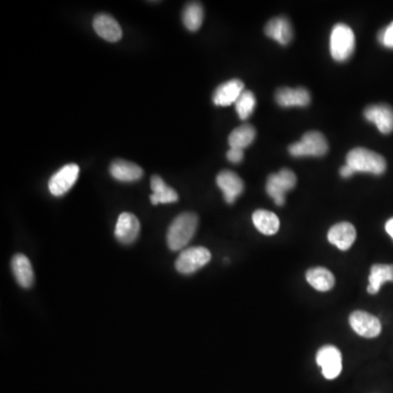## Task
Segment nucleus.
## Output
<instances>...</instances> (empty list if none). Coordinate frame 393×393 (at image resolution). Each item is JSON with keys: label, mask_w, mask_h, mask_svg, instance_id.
<instances>
[{"label": "nucleus", "mask_w": 393, "mask_h": 393, "mask_svg": "<svg viewBox=\"0 0 393 393\" xmlns=\"http://www.w3.org/2000/svg\"><path fill=\"white\" fill-rule=\"evenodd\" d=\"M204 11L201 3H189L186 5L183 11L184 26L191 32L198 31L202 26Z\"/></svg>", "instance_id": "nucleus-25"}, {"label": "nucleus", "mask_w": 393, "mask_h": 393, "mask_svg": "<svg viewBox=\"0 0 393 393\" xmlns=\"http://www.w3.org/2000/svg\"><path fill=\"white\" fill-rule=\"evenodd\" d=\"M306 280L319 292H328L335 284V279L331 271L326 268H311L306 272Z\"/></svg>", "instance_id": "nucleus-22"}, {"label": "nucleus", "mask_w": 393, "mask_h": 393, "mask_svg": "<svg viewBox=\"0 0 393 393\" xmlns=\"http://www.w3.org/2000/svg\"><path fill=\"white\" fill-rule=\"evenodd\" d=\"M295 173L290 168H282L278 173L271 174L267 180L265 191L274 201L277 206H283L286 203V195L296 186Z\"/></svg>", "instance_id": "nucleus-5"}, {"label": "nucleus", "mask_w": 393, "mask_h": 393, "mask_svg": "<svg viewBox=\"0 0 393 393\" xmlns=\"http://www.w3.org/2000/svg\"><path fill=\"white\" fill-rule=\"evenodd\" d=\"M347 164L352 167L355 173L383 175L387 170L385 157L365 148L351 150L347 155Z\"/></svg>", "instance_id": "nucleus-2"}, {"label": "nucleus", "mask_w": 393, "mask_h": 393, "mask_svg": "<svg viewBox=\"0 0 393 393\" xmlns=\"http://www.w3.org/2000/svg\"><path fill=\"white\" fill-rule=\"evenodd\" d=\"M198 216L193 212H184L173 220L167 229V245L173 252L182 250L195 236L198 229Z\"/></svg>", "instance_id": "nucleus-1"}, {"label": "nucleus", "mask_w": 393, "mask_h": 393, "mask_svg": "<svg viewBox=\"0 0 393 393\" xmlns=\"http://www.w3.org/2000/svg\"><path fill=\"white\" fill-rule=\"evenodd\" d=\"M317 364L322 369V375L326 379H335L342 372V354L333 345H324L317 352Z\"/></svg>", "instance_id": "nucleus-8"}, {"label": "nucleus", "mask_w": 393, "mask_h": 393, "mask_svg": "<svg viewBox=\"0 0 393 393\" xmlns=\"http://www.w3.org/2000/svg\"><path fill=\"white\" fill-rule=\"evenodd\" d=\"M256 129L252 125H242L232 131L229 137V147L235 149L244 150L245 148L250 147L256 138Z\"/></svg>", "instance_id": "nucleus-24"}, {"label": "nucleus", "mask_w": 393, "mask_h": 393, "mask_svg": "<svg viewBox=\"0 0 393 393\" xmlns=\"http://www.w3.org/2000/svg\"><path fill=\"white\" fill-rule=\"evenodd\" d=\"M256 105H257V100L254 93L252 91H244L235 103V110H236L239 119L243 121L250 119L252 114L254 113Z\"/></svg>", "instance_id": "nucleus-26"}, {"label": "nucleus", "mask_w": 393, "mask_h": 393, "mask_svg": "<svg viewBox=\"0 0 393 393\" xmlns=\"http://www.w3.org/2000/svg\"><path fill=\"white\" fill-rule=\"evenodd\" d=\"M211 260V252L204 247H191L183 250L175 262L178 272L191 274L200 270Z\"/></svg>", "instance_id": "nucleus-6"}, {"label": "nucleus", "mask_w": 393, "mask_h": 393, "mask_svg": "<svg viewBox=\"0 0 393 393\" xmlns=\"http://www.w3.org/2000/svg\"><path fill=\"white\" fill-rule=\"evenodd\" d=\"M356 229L349 222L334 224L328 232V241L340 250H347L354 244Z\"/></svg>", "instance_id": "nucleus-17"}, {"label": "nucleus", "mask_w": 393, "mask_h": 393, "mask_svg": "<svg viewBox=\"0 0 393 393\" xmlns=\"http://www.w3.org/2000/svg\"><path fill=\"white\" fill-rule=\"evenodd\" d=\"M110 173L119 182L132 183L143 176V170L139 165L126 159H115L110 166Z\"/></svg>", "instance_id": "nucleus-18"}, {"label": "nucleus", "mask_w": 393, "mask_h": 393, "mask_svg": "<svg viewBox=\"0 0 393 393\" xmlns=\"http://www.w3.org/2000/svg\"><path fill=\"white\" fill-rule=\"evenodd\" d=\"M385 231L392 237L393 239V218H390L387 223H385Z\"/></svg>", "instance_id": "nucleus-30"}, {"label": "nucleus", "mask_w": 393, "mask_h": 393, "mask_svg": "<svg viewBox=\"0 0 393 393\" xmlns=\"http://www.w3.org/2000/svg\"><path fill=\"white\" fill-rule=\"evenodd\" d=\"M244 91V82L242 80H229L227 82L218 85L214 91L212 96L214 105L229 106L235 104Z\"/></svg>", "instance_id": "nucleus-14"}, {"label": "nucleus", "mask_w": 393, "mask_h": 393, "mask_svg": "<svg viewBox=\"0 0 393 393\" xmlns=\"http://www.w3.org/2000/svg\"><path fill=\"white\" fill-rule=\"evenodd\" d=\"M93 28L98 36L111 43L119 42L123 37V30L119 22L106 13H98L94 17Z\"/></svg>", "instance_id": "nucleus-16"}, {"label": "nucleus", "mask_w": 393, "mask_h": 393, "mask_svg": "<svg viewBox=\"0 0 393 393\" xmlns=\"http://www.w3.org/2000/svg\"><path fill=\"white\" fill-rule=\"evenodd\" d=\"M216 184L224 195V199L232 204L244 191V182L236 173L224 170L216 176Z\"/></svg>", "instance_id": "nucleus-12"}, {"label": "nucleus", "mask_w": 393, "mask_h": 393, "mask_svg": "<svg viewBox=\"0 0 393 393\" xmlns=\"http://www.w3.org/2000/svg\"><path fill=\"white\" fill-rule=\"evenodd\" d=\"M140 222L136 216L123 212L119 216L115 227V236L121 244L129 245L136 241L139 235Z\"/></svg>", "instance_id": "nucleus-13"}, {"label": "nucleus", "mask_w": 393, "mask_h": 393, "mask_svg": "<svg viewBox=\"0 0 393 393\" xmlns=\"http://www.w3.org/2000/svg\"><path fill=\"white\" fill-rule=\"evenodd\" d=\"M389 281L393 282V265H374L370 269L368 293L377 294L383 283Z\"/></svg>", "instance_id": "nucleus-23"}, {"label": "nucleus", "mask_w": 393, "mask_h": 393, "mask_svg": "<svg viewBox=\"0 0 393 393\" xmlns=\"http://www.w3.org/2000/svg\"><path fill=\"white\" fill-rule=\"evenodd\" d=\"M355 174L354 170L349 165L345 164L344 166H342L340 168V175H341L343 178H349Z\"/></svg>", "instance_id": "nucleus-29"}, {"label": "nucleus", "mask_w": 393, "mask_h": 393, "mask_svg": "<svg viewBox=\"0 0 393 393\" xmlns=\"http://www.w3.org/2000/svg\"><path fill=\"white\" fill-rule=\"evenodd\" d=\"M364 117L375 123L381 134H389L393 131V108L388 104H375L364 110Z\"/></svg>", "instance_id": "nucleus-10"}, {"label": "nucleus", "mask_w": 393, "mask_h": 393, "mask_svg": "<svg viewBox=\"0 0 393 393\" xmlns=\"http://www.w3.org/2000/svg\"><path fill=\"white\" fill-rule=\"evenodd\" d=\"M80 168L75 163L64 165L53 175L49 182V189L55 197L67 193L75 185L79 176Z\"/></svg>", "instance_id": "nucleus-7"}, {"label": "nucleus", "mask_w": 393, "mask_h": 393, "mask_svg": "<svg viewBox=\"0 0 393 393\" xmlns=\"http://www.w3.org/2000/svg\"><path fill=\"white\" fill-rule=\"evenodd\" d=\"M329 151V143L320 131H308L302 137L301 141L290 144V155L294 157H324Z\"/></svg>", "instance_id": "nucleus-4"}, {"label": "nucleus", "mask_w": 393, "mask_h": 393, "mask_svg": "<svg viewBox=\"0 0 393 393\" xmlns=\"http://www.w3.org/2000/svg\"><path fill=\"white\" fill-rule=\"evenodd\" d=\"M151 189L153 193L150 195V200L155 206L159 203L165 204V203L176 202L180 198L178 193L172 187L167 186L164 180L157 175H153L151 177Z\"/></svg>", "instance_id": "nucleus-20"}, {"label": "nucleus", "mask_w": 393, "mask_h": 393, "mask_svg": "<svg viewBox=\"0 0 393 393\" xmlns=\"http://www.w3.org/2000/svg\"><path fill=\"white\" fill-rule=\"evenodd\" d=\"M252 222L256 229L263 235H274L280 229L278 216L271 211L257 210L252 214Z\"/></svg>", "instance_id": "nucleus-21"}, {"label": "nucleus", "mask_w": 393, "mask_h": 393, "mask_svg": "<svg viewBox=\"0 0 393 393\" xmlns=\"http://www.w3.org/2000/svg\"><path fill=\"white\" fill-rule=\"evenodd\" d=\"M227 157L229 162L235 163V164L242 162L243 159H244V150L231 148V149L227 151Z\"/></svg>", "instance_id": "nucleus-28"}, {"label": "nucleus", "mask_w": 393, "mask_h": 393, "mask_svg": "<svg viewBox=\"0 0 393 393\" xmlns=\"http://www.w3.org/2000/svg\"><path fill=\"white\" fill-rule=\"evenodd\" d=\"M275 101L281 107H306L311 104V93L305 87H280L275 91Z\"/></svg>", "instance_id": "nucleus-11"}, {"label": "nucleus", "mask_w": 393, "mask_h": 393, "mask_svg": "<svg viewBox=\"0 0 393 393\" xmlns=\"http://www.w3.org/2000/svg\"><path fill=\"white\" fill-rule=\"evenodd\" d=\"M11 268H12L13 275L21 288H28L33 286V268L26 256L17 254L11 260Z\"/></svg>", "instance_id": "nucleus-19"}, {"label": "nucleus", "mask_w": 393, "mask_h": 393, "mask_svg": "<svg viewBox=\"0 0 393 393\" xmlns=\"http://www.w3.org/2000/svg\"><path fill=\"white\" fill-rule=\"evenodd\" d=\"M378 42L385 49H393V21L385 28H381L378 33Z\"/></svg>", "instance_id": "nucleus-27"}, {"label": "nucleus", "mask_w": 393, "mask_h": 393, "mask_svg": "<svg viewBox=\"0 0 393 393\" xmlns=\"http://www.w3.org/2000/svg\"><path fill=\"white\" fill-rule=\"evenodd\" d=\"M265 33L268 37L278 42L282 46H286L293 40V26L286 17H275L268 21Z\"/></svg>", "instance_id": "nucleus-15"}, {"label": "nucleus", "mask_w": 393, "mask_h": 393, "mask_svg": "<svg viewBox=\"0 0 393 393\" xmlns=\"http://www.w3.org/2000/svg\"><path fill=\"white\" fill-rule=\"evenodd\" d=\"M355 34L345 24H337L330 34V54L338 62L349 60L355 52Z\"/></svg>", "instance_id": "nucleus-3"}, {"label": "nucleus", "mask_w": 393, "mask_h": 393, "mask_svg": "<svg viewBox=\"0 0 393 393\" xmlns=\"http://www.w3.org/2000/svg\"><path fill=\"white\" fill-rule=\"evenodd\" d=\"M349 322L352 329L360 337L373 339L381 334V320L367 311H353L349 315Z\"/></svg>", "instance_id": "nucleus-9"}]
</instances>
